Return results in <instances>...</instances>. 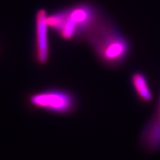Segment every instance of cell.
Returning <instances> with one entry per match:
<instances>
[{
  "label": "cell",
  "mask_w": 160,
  "mask_h": 160,
  "mask_svg": "<svg viewBox=\"0 0 160 160\" xmlns=\"http://www.w3.org/2000/svg\"><path fill=\"white\" fill-rule=\"evenodd\" d=\"M93 2H79L47 16L50 30L65 41H84L89 32L104 17Z\"/></svg>",
  "instance_id": "cell-1"
},
{
  "label": "cell",
  "mask_w": 160,
  "mask_h": 160,
  "mask_svg": "<svg viewBox=\"0 0 160 160\" xmlns=\"http://www.w3.org/2000/svg\"><path fill=\"white\" fill-rule=\"evenodd\" d=\"M83 42L90 46L97 60L110 69L122 66L132 52L130 40L105 15L89 32Z\"/></svg>",
  "instance_id": "cell-2"
},
{
  "label": "cell",
  "mask_w": 160,
  "mask_h": 160,
  "mask_svg": "<svg viewBox=\"0 0 160 160\" xmlns=\"http://www.w3.org/2000/svg\"><path fill=\"white\" fill-rule=\"evenodd\" d=\"M29 104L37 110L55 115L73 114L78 108V100L73 92L65 88H47L31 93Z\"/></svg>",
  "instance_id": "cell-3"
},
{
  "label": "cell",
  "mask_w": 160,
  "mask_h": 160,
  "mask_svg": "<svg viewBox=\"0 0 160 160\" xmlns=\"http://www.w3.org/2000/svg\"><path fill=\"white\" fill-rule=\"evenodd\" d=\"M48 12L40 8L35 13V38H34V59L38 65L43 66L49 61L50 45L47 22Z\"/></svg>",
  "instance_id": "cell-4"
},
{
  "label": "cell",
  "mask_w": 160,
  "mask_h": 160,
  "mask_svg": "<svg viewBox=\"0 0 160 160\" xmlns=\"http://www.w3.org/2000/svg\"><path fill=\"white\" fill-rule=\"evenodd\" d=\"M139 141L142 149L148 153L160 150V97L155 112L141 131Z\"/></svg>",
  "instance_id": "cell-5"
},
{
  "label": "cell",
  "mask_w": 160,
  "mask_h": 160,
  "mask_svg": "<svg viewBox=\"0 0 160 160\" xmlns=\"http://www.w3.org/2000/svg\"><path fill=\"white\" fill-rule=\"evenodd\" d=\"M131 84L135 92L137 99L142 103H150L153 100L152 92L149 82L145 74L141 71L133 72L131 75Z\"/></svg>",
  "instance_id": "cell-6"
}]
</instances>
